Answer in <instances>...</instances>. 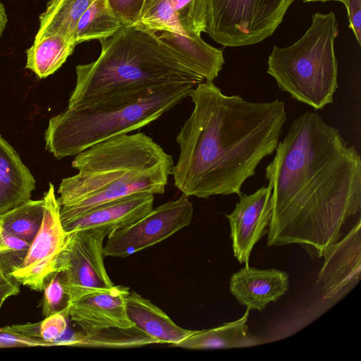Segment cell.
<instances>
[{
    "instance_id": "obj_1",
    "label": "cell",
    "mask_w": 361,
    "mask_h": 361,
    "mask_svg": "<svg viewBox=\"0 0 361 361\" xmlns=\"http://www.w3.org/2000/svg\"><path fill=\"white\" fill-rule=\"evenodd\" d=\"M265 169L272 187L267 245H300L319 258L361 211V159L316 112L295 118Z\"/></svg>"
},
{
    "instance_id": "obj_2",
    "label": "cell",
    "mask_w": 361,
    "mask_h": 361,
    "mask_svg": "<svg viewBox=\"0 0 361 361\" xmlns=\"http://www.w3.org/2000/svg\"><path fill=\"white\" fill-rule=\"evenodd\" d=\"M189 97L194 108L176 136L175 186L198 198L240 195L246 180L277 147L288 118L284 102H248L224 94L207 80Z\"/></svg>"
},
{
    "instance_id": "obj_3",
    "label": "cell",
    "mask_w": 361,
    "mask_h": 361,
    "mask_svg": "<svg viewBox=\"0 0 361 361\" xmlns=\"http://www.w3.org/2000/svg\"><path fill=\"white\" fill-rule=\"evenodd\" d=\"M173 165L172 157L142 133L121 135L90 147L72 161L78 173L59 185L61 224L131 194H164Z\"/></svg>"
},
{
    "instance_id": "obj_4",
    "label": "cell",
    "mask_w": 361,
    "mask_h": 361,
    "mask_svg": "<svg viewBox=\"0 0 361 361\" xmlns=\"http://www.w3.org/2000/svg\"><path fill=\"white\" fill-rule=\"evenodd\" d=\"M99 42V57L75 68L76 84L68 107L124 89L178 83L197 85L205 80L159 40L152 30L137 25H122Z\"/></svg>"
},
{
    "instance_id": "obj_5",
    "label": "cell",
    "mask_w": 361,
    "mask_h": 361,
    "mask_svg": "<svg viewBox=\"0 0 361 361\" xmlns=\"http://www.w3.org/2000/svg\"><path fill=\"white\" fill-rule=\"evenodd\" d=\"M195 86L178 83L124 89L67 107L49 120L46 148L61 159L140 129L189 97Z\"/></svg>"
},
{
    "instance_id": "obj_6",
    "label": "cell",
    "mask_w": 361,
    "mask_h": 361,
    "mask_svg": "<svg viewBox=\"0 0 361 361\" xmlns=\"http://www.w3.org/2000/svg\"><path fill=\"white\" fill-rule=\"evenodd\" d=\"M338 23L334 13H316L302 37L287 47L274 46L267 73L278 87L315 110L334 103L338 88L334 40Z\"/></svg>"
},
{
    "instance_id": "obj_7",
    "label": "cell",
    "mask_w": 361,
    "mask_h": 361,
    "mask_svg": "<svg viewBox=\"0 0 361 361\" xmlns=\"http://www.w3.org/2000/svg\"><path fill=\"white\" fill-rule=\"evenodd\" d=\"M295 0H205V32L224 47L257 44L271 36Z\"/></svg>"
},
{
    "instance_id": "obj_8",
    "label": "cell",
    "mask_w": 361,
    "mask_h": 361,
    "mask_svg": "<svg viewBox=\"0 0 361 361\" xmlns=\"http://www.w3.org/2000/svg\"><path fill=\"white\" fill-rule=\"evenodd\" d=\"M192 217V204L182 194L153 208L133 224L112 231L104 245V257L126 258L154 245L188 226Z\"/></svg>"
},
{
    "instance_id": "obj_9",
    "label": "cell",
    "mask_w": 361,
    "mask_h": 361,
    "mask_svg": "<svg viewBox=\"0 0 361 361\" xmlns=\"http://www.w3.org/2000/svg\"><path fill=\"white\" fill-rule=\"evenodd\" d=\"M112 231L106 227L68 232L54 262L68 288H110L114 284L104 262V240Z\"/></svg>"
},
{
    "instance_id": "obj_10",
    "label": "cell",
    "mask_w": 361,
    "mask_h": 361,
    "mask_svg": "<svg viewBox=\"0 0 361 361\" xmlns=\"http://www.w3.org/2000/svg\"><path fill=\"white\" fill-rule=\"evenodd\" d=\"M44 200L42 225L23 263L10 274L18 283L37 291L43 290L45 284L54 274L55 260L68 234L61 221L60 206L52 183H49Z\"/></svg>"
},
{
    "instance_id": "obj_11",
    "label": "cell",
    "mask_w": 361,
    "mask_h": 361,
    "mask_svg": "<svg viewBox=\"0 0 361 361\" xmlns=\"http://www.w3.org/2000/svg\"><path fill=\"white\" fill-rule=\"evenodd\" d=\"M67 289L69 295L68 317L79 326L82 331L134 326L128 317L126 307L129 288L114 285L110 288L67 287Z\"/></svg>"
},
{
    "instance_id": "obj_12",
    "label": "cell",
    "mask_w": 361,
    "mask_h": 361,
    "mask_svg": "<svg viewBox=\"0 0 361 361\" xmlns=\"http://www.w3.org/2000/svg\"><path fill=\"white\" fill-rule=\"evenodd\" d=\"M233 211L226 214L230 224L233 255L248 265L256 243L268 233L272 213V187L269 183L250 195H239Z\"/></svg>"
},
{
    "instance_id": "obj_13",
    "label": "cell",
    "mask_w": 361,
    "mask_h": 361,
    "mask_svg": "<svg viewBox=\"0 0 361 361\" xmlns=\"http://www.w3.org/2000/svg\"><path fill=\"white\" fill-rule=\"evenodd\" d=\"M360 218L341 240L324 251V264L317 283L322 285L325 300L340 299L359 282L361 273Z\"/></svg>"
},
{
    "instance_id": "obj_14",
    "label": "cell",
    "mask_w": 361,
    "mask_h": 361,
    "mask_svg": "<svg viewBox=\"0 0 361 361\" xmlns=\"http://www.w3.org/2000/svg\"><path fill=\"white\" fill-rule=\"evenodd\" d=\"M135 25L200 39L206 28L205 0H145Z\"/></svg>"
},
{
    "instance_id": "obj_15",
    "label": "cell",
    "mask_w": 361,
    "mask_h": 361,
    "mask_svg": "<svg viewBox=\"0 0 361 361\" xmlns=\"http://www.w3.org/2000/svg\"><path fill=\"white\" fill-rule=\"evenodd\" d=\"M154 199L148 192L131 194L94 207L62 225L67 233L96 227L122 228L147 214L153 209Z\"/></svg>"
},
{
    "instance_id": "obj_16",
    "label": "cell",
    "mask_w": 361,
    "mask_h": 361,
    "mask_svg": "<svg viewBox=\"0 0 361 361\" xmlns=\"http://www.w3.org/2000/svg\"><path fill=\"white\" fill-rule=\"evenodd\" d=\"M287 273L276 269H259L245 265L230 280V291L249 311H263L288 290Z\"/></svg>"
},
{
    "instance_id": "obj_17",
    "label": "cell",
    "mask_w": 361,
    "mask_h": 361,
    "mask_svg": "<svg viewBox=\"0 0 361 361\" xmlns=\"http://www.w3.org/2000/svg\"><path fill=\"white\" fill-rule=\"evenodd\" d=\"M126 307L133 325L158 343L176 346L196 331L178 326L162 310L134 290L129 292Z\"/></svg>"
},
{
    "instance_id": "obj_18",
    "label": "cell",
    "mask_w": 361,
    "mask_h": 361,
    "mask_svg": "<svg viewBox=\"0 0 361 361\" xmlns=\"http://www.w3.org/2000/svg\"><path fill=\"white\" fill-rule=\"evenodd\" d=\"M35 188L34 176L0 135V214L30 200Z\"/></svg>"
},
{
    "instance_id": "obj_19",
    "label": "cell",
    "mask_w": 361,
    "mask_h": 361,
    "mask_svg": "<svg viewBox=\"0 0 361 361\" xmlns=\"http://www.w3.org/2000/svg\"><path fill=\"white\" fill-rule=\"evenodd\" d=\"M156 37L180 58L191 69L213 82L225 62L222 49L167 30H152Z\"/></svg>"
},
{
    "instance_id": "obj_20",
    "label": "cell",
    "mask_w": 361,
    "mask_h": 361,
    "mask_svg": "<svg viewBox=\"0 0 361 361\" xmlns=\"http://www.w3.org/2000/svg\"><path fill=\"white\" fill-rule=\"evenodd\" d=\"M250 311L240 319L224 323L217 327L196 331L176 347L193 349H228L258 345L259 341L248 334L246 325Z\"/></svg>"
},
{
    "instance_id": "obj_21",
    "label": "cell",
    "mask_w": 361,
    "mask_h": 361,
    "mask_svg": "<svg viewBox=\"0 0 361 361\" xmlns=\"http://www.w3.org/2000/svg\"><path fill=\"white\" fill-rule=\"evenodd\" d=\"M94 1L50 0L39 17V27L35 39L58 35L75 44V35L78 21Z\"/></svg>"
},
{
    "instance_id": "obj_22",
    "label": "cell",
    "mask_w": 361,
    "mask_h": 361,
    "mask_svg": "<svg viewBox=\"0 0 361 361\" xmlns=\"http://www.w3.org/2000/svg\"><path fill=\"white\" fill-rule=\"evenodd\" d=\"M76 45L62 36L51 35L35 39L27 50L26 68L39 78L59 70L71 55Z\"/></svg>"
},
{
    "instance_id": "obj_23",
    "label": "cell",
    "mask_w": 361,
    "mask_h": 361,
    "mask_svg": "<svg viewBox=\"0 0 361 361\" xmlns=\"http://www.w3.org/2000/svg\"><path fill=\"white\" fill-rule=\"evenodd\" d=\"M158 342L135 326L111 327L71 335L63 345L92 348H126L157 344Z\"/></svg>"
},
{
    "instance_id": "obj_24",
    "label": "cell",
    "mask_w": 361,
    "mask_h": 361,
    "mask_svg": "<svg viewBox=\"0 0 361 361\" xmlns=\"http://www.w3.org/2000/svg\"><path fill=\"white\" fill-rule=\"evenodd\" d=\"M121 22L109 6L107 0H94L81 16L75 35V43L102 39L116 32Z\"/></svg>"
},
{
    "instance_id": "obj_25",
    "label": "cell",
    "mask_w": 361,
    "mask_h": 361,
    "mask_svg": "<svg viewBox=\"0 0 361 361\" xmlns=\"http://www.w3.org/2000/svg\"><path fill=\"white\" fill-rule=\"evenodd\" d=\"M44 200H29L0 214L2 233L31 243L42 223Z\"/></svg>"
},
{
    "instance_id": "obj_26",
    "label": "cell",
    "mask_w": 361,
    "mask_h": 361,
    "mask_svg": "<svg viewBox=\"0 0 361 361\" xmlns=\"http://www.w3.org/2000/svg\"><path fill=\"white\" fill-rule=\"evenodd\" d=\"M42 313L44 317L66 312L69 302L67 286L60 273H54L43 289Z\"/></svg>"
},
{
    "instance_id": "obj_27",
    "label": "cell",
    "mask_w": 361,
    "mask_h": 361,
    "mask_svg": "<svg viewBox=\"0 0 361 361\" xmlns=\"http://www.w3.org/2000/svg\"><path fill=\"white\" fill-rule=\"evenodd\" d=\"M1 240L6 250L0 252V263L10 274L21 265L31 243L15 235L3 233Z\"/></svg>"
},
{
    "instance_id": "obj_28",
    "label": "cell",
    "mask_w": 361,
    "mask_h": 361,
    "mask_svg": "<svg viewBox=\"0 0 361 361\" xmlns=\"http://www.w3.org/2000/svg\"><path fill=\"white\" fill-rule=\"evenodd\" d=\"M107 3L123 25H134L140 20L145 0H107Z\"/></svg>"
},
{
    "instance_id": "obj_29",
    "label": "cell",
    "mask_w": 361,
    "mask_h": 361,
    "mask_svg": "<svg viewBox=\"0 0 361 361\" xmlns=\"http://www.w3.org/2000/svg\"><path fill=\"white\" fill-rule=\"evenodd\" d=\"M67 318L66 312H61L47 317L39 322L41 339L49 343L51 346L55 345V342L67 330Z\"/></svg>"
},
{
    "instance_id": "obj_30",
    "label": "cell",
    "mask_w": 361,
    "mask_h": 361,
    "mask_svg": "<svg viewBox=\"0 0 361 361\" xmlns=\"http://www.w3.org/2000/svg\"><path fill=\"white\" fill-rule=\"evenodd\" d=\"M51 346L44 341L33 339L0 330V348Z\"/></svg>"
},
{
    "instance_id": "obj_31",
    "label": "cell",
    "mask_w": 361,
    "mask_h": 361,
    "mask_svg": "<svg viewBox=\"0 0 361 361\" xmlns=\"http://www.w3.org/2000/svg\"><path fill=\"white\" fill-rule=\"evenodd\" d=\"M347 9L349 26L358 44L361 45V0H341Z\"/></svg>"
},
{
    "instance_id": "obj_32",
    "label": "cell",
    "mask_w": 361,
    "mask_h": 361,
    "mask_svg": "<svg viewBox=\"0 0 361 361\" xmlns=\"http://www.w3.org/2000/svg\"><path fill=\"white\" fill-rule=\"evenodd\" d=\"M19 283L5 270L0 263V299L6 300L8 298L19 293Z\"/></svg>"
},
{
    "instance_id": "obj_33",
    "label": "cell",
    "mask_w": 361,
    "mask_h": 361,
    "mask_svg": "<svg viewBox=\"0 0 361 361\" xmlns=\"http://www.w3.org/2000/svg\"><path fill=\"white\" fill-rule=\"evenodd\" d=\"M0 330L33 339L43 341L40 337L39 322L8 326L0 328Z\"/></svg>"
},
{
    "instance_id": "obj_34",
    "label": "cell",
    "mask_w": 361,
    "mask_h": 361,
    "mask_svg": "<svg viewBox=\"0 0 361 361\" xmlns=\"http://www.w3.org/2000/svg\"><path fill=\"white\" fill-rule=\"evenodd\" d=\"M7 23V16L4 4L0 1V38L4 31Z\"/></svg>"
},
{
    "instance_id": "obj_35",
    "label": "cell",
    "mask_w": 361,
    "mask_h": 361,
    "mask_svg": "<svg viewBox=\"0 0 361 361\" xmlns=\"http://www.w3.org/2000/svg\"><path fill=\"white\" fill-rule=\"evenodd\" d=\"M1 237H2V224H1V221L0 219V252L5 251L6 250V247L4 246L2 243Z\"/></svg>"
},
{
    "instance_id": "obj_36",
    "label": "cell",
    "mask_w": 361,
    "mask_h": 361,
    "mask_svg": "<svg viewBox=\"0 0 361 361\" xmlns=\"http://www.w3.org/2000/svg\"><path fill=\"white\" fill-rule=\"evenodd\" d=\"M304 2H312V1H322V2H325V1H341V0H302Z\"/></svg>"
},
{
    "instance_id": "obj_37",
    "label": "cell",
    "mask_w": 361,
    "mask_h": 361,
    "mask_svg": "<svg viewBox=\"0 0 361 361\" xmlns=\"http://www.w3.org/2000/svg\"><path fill=\"white\" fill-rule=\"evenodd\" d=\"M5 300L0 299V310Z\"/></svg>"
}]
</instances>
